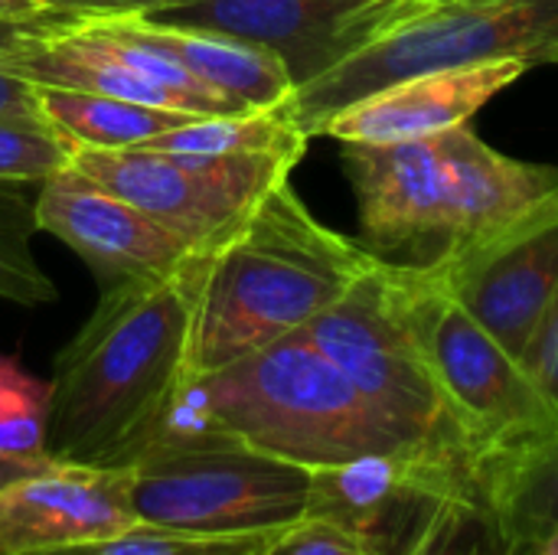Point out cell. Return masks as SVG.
Here are the masks:
<instances>
[{"label":"cell","instance_id":"6da1fadb","mask_svg":"<svg viewBox=\"0 0 558 555\" xmlns=\"http://www.w3.org/2000/svg\"><path fill=\"white\" fill-rule=\"evenodd\" d=\"M203 252L180 268L101 288L59 350L43 451L65 464L131 468L190 383V334Z\"/></svg>","mask_w":558,"mask_h":555},{"label":"cell","instance_id":"7a4b0ae2","mask_svg":"<svg viewBox=\"0 0 558 555\" xmlns=\"http://www.w3.org/2000/svg\"><path fill=\"white\" fill-rule=\"evenodd\" d=\"M373 262V252L304 206L291 177L281 180L219 245L203 252L190 379L304 330Z\"/></svg>","mask_w":558,"mask_h":555},{"label":"cell","instance_id":"3957f363","mask_svg":"<svg viewBox=\"0 0 558 555\" xmlns=\"http://www.w3.org/2000/svg\"><path fill=\"white\" fill-rule=\"evenodd\" d=\"M490 59L558 65V0H369L347 20L340 59L284 111L317 137L333 111L389 82Z\"/></svg>","mask_w":558,"mask_h":555},{"label":"cell","instance_id":"277c9868","mask_svg":"<svg viewBox=\"0 0 558 555\" xmlns=\"http://www.w3.org/2000/svg\"><path fill=\"white\" fill-rule=\"evenodd\" d=\"M186 399L229 438L307 471L418 448L363 399L304 330L190 379Z\"/></svg>","mask_w":558,"mask_h":555},{"label":"cell","instance_id":"5b68a950","mask_svg":"<svg viewBox=\"0 0 558 555\" xmlns=\"http://www.w3.org/2000/svg\"><path fill=\"white\" fill-rule=\"evenodd\" d=\"M428 281V268L376 258L304 334L405 442L474 464L484 474V461L454 415L422 340L418 307Z\"/></svg>","mask_w":558,"mask_h":555},{"label":"cell","instance_id":"8992f818","mask_svg":"<svg viewBox=\"0 0 558 555\" xmlns=\"http://www.w3.org/2000/svg\"><path fill=\"white\" fill-rule=\"evenodd\" d=\"M307 517L327 520L383 555L451 553L484 527V474L425 448L363 455L311 471Z\"/></svg>","mask_w":558,"mask_h":555},{"label":"cell","instance_id":"52a82bcc","mask_svg":"<svg viewBox=\"0 0 558 555\" xmlns=\"http://www.w3.org/2000/svg\"><path fill=\"white\" fill-rule=\"evenodd\" d=\"M311 471L242 442L154 451L131 464L141 527L209 536L271 533L307 517Z\"/></svg>","mask_w":558,"mask_h":555},{"label":"cell","instance_id":"ba28073f","mask_svg":"<svg viewBox=\"0 0 558 555\" xmlns=\"http://www.w3.org/2000/svg\"><path fill=\"white\" fill-rule=\"evenodd\" d=\"M301 157L304 150L199 157L124 147L75 150L72 164L183 239L193 252H206L219 245L271 186L288 180Z\"/></svg>","mask_w":558,"mask_h":555},{"label":"cell","instance_id":"9c48e42d","mask_svg":"<svg viewBox=\"0 0 558 555\" xmlns=\"http://www.w3.org/2000/svg\"><path fill=\"white\" fill-rule=\"evenodd\" d=\"M418 321L435 376L484 464L556 435L558 412L523 363L448 298L435 272Z\"/></svg>","mask_w":558,"mask_h":555},{"label":"cell","instance_id":"30bf717a","mask_svg":"<svg viewBox=\"0 0 558 555\" xmlns=\"http://www.w3.org/2000/svg\"><path fill=\"white\" fill-rule=\"evenodd\" d=\"M343 167L360 206L363 249L383 262L432 268L454 236L451 186L438 141L343 144Z\"/></svg>","mask_w":558,"mask_h":555},{"label":"cell","instance_id":"8fae6325","mask_svg":"<svg viewBox=\"0 0 558 555\" xmlns=\"http://www.w3.org/2000/svg\"><path fill=\"white\" fill-rule=\"evenodd\" d=\"M33 216L36 232L69 245L101 288L173 272L196 255L183 239L82 173L72 160L39 183Z\"/></svg>","mask_w":558,"mask_h":555},{"label":"cell","instance_id":"7c38bea8","mask_svg":"<svg viewBox=\"0 0 558 555\" xmlns=\"http://www.w3.org/2000/svg\"><path fill=\"white\" fill-rule=\"evenodd\" d=\"M526 69L530 65L520 59H490L415 72L333 111L317 137H333L340 144L432 141L445 131L464 128Z\"/></svg>","mask_w":558,"mask_h":555},{"label":"cell","instance_id":"4fadbf2b","mask_svg":"<svg viewBox=\"0 0 558 555\" xmlns=\"http://www.w3.org/2000/svg\"><path fill=\"white\" fill-rule=\"evenodd\" d=\"M435 141L448 170L454 236L445 262L432 268L468 262L558 206V167L513 160L484 144L468 124Z\"/></svg>","mask_w":558,"mask_h":555},{"label":"cell","instance_id":"5bb4252c","mask_svg":"<svg viewBox=\"0 0 558 555\" xmlns=\"http://www.w3.org/2000/svg\"><path fill=\"white\" fill-rule=\"evenodd\" d=\"M510 357H523L558 291V206L481 255L432 268Z\"/></svg>","mask_w":558,"mask_h":555},{"label":"cell","instance_id":"9a60e30c","mask_svg":"<svg viewBox=\"0 0 558 555\" xmlns=\"http://www.w3.org/2000/svg\"><path fill=\"white\" fill-rule=\"evenodd\" d=\"M131 527V468L56 461L0 491V555L62 550Z\"/></svg>","mask_w":558,"mask_h":555},{"label":"cell","instance_id":"2e32d148","mask_svg":"<svg viewBox=\"0 0 558 555\" xmlns=\"http://www.w3.org/2000/svg\"><path fill=\"white\" fill-rule=\"evenodd\" d=\"M369 0H170L141 20L262 46L288 65L294 88H301L340 59L343 26Z\"/></svg>","mask_w":558,"mask_h":555},{"label":"cell","instance_id":"e0dca14e","mask_svg":"<svg viewBox=\"0 0 558 555\" xmlns=\"http://www.w3.org/2000/svg\"><path fill=\"white\" fill-rule=\"evenodd\" d=\"M137 23L170 59H177L199 85L226 98L239 114L281 108L294 95V79L288 65L262 46L219 33L163 26L141 16Z\"/></svg>","mask_w":558,"mask_h":555},{"label":"cell","instance_id":"ac0fdd59","mask_svg":"<svg viewBox=\"0 0 558 555\" xmlns=\"http://www.w3.org/2000/svg\"><path fill=\"white\" fill-rule=\"evenodd\" d=\"M484 523L510 555L558 536V432L484 464Z\"/></svg>","mask_w":558,"mask_h":555},{"label":"cell","instance_id":"d6986e66","mask_svg":"<svg viewBox=\"0 0 558 555\" xmlns=\"http://www.w3.org/2000/svg\"><path fill=\"white\" fill-rule=\"evenodd\" d=\"M36 88V108L43 121L72 147V150H124L141 147L150 137L199 118L173 108H157L144 101L111 98V95H92L75 88H52V85H33Z\"/></svg>","mask_w":558,"mask_h":555},{"label":"cell","instance_id":"ffe728a7","mask_svg":"<svg viewBox=\"0 0 558 555\" xmlns=\"http://www.w3.org/2000/svg\"><path fill=\"white\" fill-rule=\"evenodd\" d=\"M26 186L20 180H0V301L33 307L52 304L59 291L33 252L36 196L29 200Z\"/></svg>","mask_w":558,"mask_h":555},{"label":"cell","instance_id":"44dd1931","mask_svg":"<svg viewBox=\"0 0 558 555\" xmlns=\"http://www.w3.org/2000/svg\"><path fill=\"white\" fill-rule=\"evenodd\" d=\"M275 533V530H271ZM268 533H242V536H209L186 530H160V527H131L114 536L43 550L29 555H252Z\"/></svg>","mask_w":558,"mask_h":555},{"label":"cell","instance_id":"7402d4cb","mask_svg":"<svg viewBox=\"0 0 558 555\" xmlns=\"http://www.w3.org/2000/svg\"><path fill=\"white\" fill-rule=\"evenodd\" d=\"M49 383L26 373L13 357H0V451L49 458L43 451Z\"/></svg>","mask_w":558,"mask_h":555},{"label":"cell","instance_id":"603a6c76","mask_svg":"<svg viewBox=\"0 0 558 555\" xmlns=\"http://www.w3.org/2000/svg\"><path fill=\"white\" fill-rule=\"evenodd\" d=\"M72 147L43 118L0 114V180L43 183L72 160Z\"/></svg>","mask_w":558,"mask_h":555},{"label":"cell","instance_id":"cb8c5ba5","mask_svg":"<svg viewBox=\"0 0 558 555\" xmlns=\"http://www.w3.org/2000/svg\"><path fill=\"white\" fill-rule=\"evenodd\" d=\"M252 555H383L373 550L369 543H363L360 536L317 520V517H304L291 527H281L275 533H268L262 540V546Z\"/></svg>","mask_w":558,"mask_h":555},{"label":"cell","instance_id":"d4e9b609","mask_svg":"<svg viewBox=\"0 0 558 555\" xmlns=\"http://www.w3.org/2000/svg\"><path fill=\"white\" fill-rule=\"evenodd\" d=\"M520 363L530 373V379L539 386V393L549 399V406L558 412V291L546 317L539 321L526 353L520 357Z\"/></svg>","mask_w":558,"mask_h":555},{"label":"cell","instance_id":"484cf974","mask_svg":"<svg viewBox=\"0 0 558 555\" xmlns=\"http://www.w3.org/2000/svg\"><path fill=\"white\" fill-rule=\"evenodd\" d=\"M170 0H39V10L52 20H128L150 16Z\"/></svg>","mask_w":558,"mask_h":555},{"label":"cell","instance_id":"4316f807","mask_svg":"<svg viewBox=\"0 0 558 555\" xmlns=\"http://www.w3.org/2000/svg\"><path fill=\"white\" fill-rule=\"evenodd\" d=\"M23 23L26 20H0V52ZM0 114H7V118H43L36 108V88L23 79L7 75L3 69H0Z\"/></svg>","mask_w":558,"mask_h":555},{"label":"cell","instance_id":"83f0119b","mask_svg":"<svg viewBox=\"0 0 558 555\" xmlns=\"http://www.w3.org/2000/svg\"><path fill=\"white\" fill-rule=\"evenodd\" d=\"M49 464H56L52 458H23V455H7L0 451V491L16 484L20 478H29L36 471H46Z\"/></svg>","mask_w":558,"mask_h":555},{"label":"cell","instance_id":"f1b7e54d","mask_svg":"<svg viewBox=\"0 0 558 555\" xmlns=\"http://www.w3.org/2000/svg\"><path fill=\"white\" fill-rule=\"evenodd\" d=\"M43 16L39 0H0V20H36Z\"/></svg>","mask_w":558,"mask_h":555},{"label":"cell","instance_id":"f546056e","mask_svg":"<svg viewBox=\"0 0 558 555\" xmlns=\"http://www.w3.org/2000/svg\"><path fill=\"white\" fill-rule=\"evenodd\" d=\"M445 555H507L497 543H494V536L487 540V543H471V546H454L451 553Z\"/></svg>","mask_w":558,"mask_h":555},{"label":"cell","instance_id":"4dcf8cb0","mask_svg":"<svg viewBox=\"0 0 558 555\" xmlns=\"http://www.w3.org/2000/svg\"><path fill=\"white\" fill-rule=\"evenodd\" d=\"M520 555H558V536H553V540H543V543H536L533 550H526V553H520Z\"/></svg>","mask_w":558,"mask_h":555}]
</instances>
